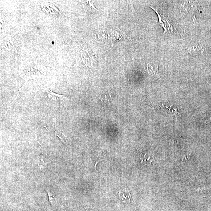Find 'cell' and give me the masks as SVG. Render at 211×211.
Returning <instances> with one entry per match:
<instances>
[{
  "instance_id": "6da1fadb",
  "label": "cell",
  "mask_w": 211,
  "mask_h": 211,
  "mask_svg": "<svg viewBox=\"0 0 211 211\" xmlns=\"http://www.w3.org/2000/svg\"><path fill=\"white\" fill-rule=\"evenodd\" d=\"M149 6L157 14L159 19L158 24L164 29V33H168L171 34L173 32L174 30L173 25L171 21H169L166 17L160 14V12H159L157 9L153 6H151V5H149Z\"/></svg>"
},
{
  "instance_id": "7a4b0ae2",
  "label": "cell",
  "mask_w": 211,
  "mask_h": 211,
  "mask_svg": "<svg viewBox=\"0 0 211 211\" xmlns=\"http://www.w3.org/2000/svg\"><path fill=\"white\" fill-rule=\"evenodd\" d=\"M44 91L46 92V98L50 101H64L68 100V98L65 95H59V94L55 93L50 91L48 89L42 86Z\"/></svg>"
},
{
  "instance_id": "277c9868",
  "label": "cell",
  "mask_w": 211,
  "mask_h": 211,
  "mask_svg": "<svg viewBox=\"0 0 211 211\" xmlns=\"http://www.w3.org/2000/svg\"><path fill=\"white\" fill-rule=\"evenodd\" d=\"M119 196L120 199L124 203H128L130 201L131 195L130 192L127 189L120 190L119 191Z\"/></svg>"
},
{
  "instance_id": "5b68a950",
  "label": "cell",
  "mask_w": 211,
  "mask_h": 211,
  "mask_svg": "<svg viewBox=\"0 0 211 211\" xmlns=\"http://www.w3.org/2000/svg\"><path fill=\"white\" fill-rule=\"evenodd\" d=\"M46 192L48 195L49 201L52 206L54 208H56L57 204V200L55 194L53 193L49 188H46Z\"/></svg>"
},
{
  "instance_id": "52a82bcc",
  "label": "cell",
  "mask_w": 211,
  "mask_h": 211,
  "mask_svg": "<svg viewBox=\"0 0 211 211\" xmlns=\"http://www.w3.org/2000/svg\"><path fill=\"white\" fill-rule=\"evenodd\" d=\"M38 164L41 171H43L46 168V163L44 160V158L43 155H41L40 158L38 159Z\"/></svg>"
},
{
  "instance_id": "ba28073f",
  "label": "cell",
  "mask_w": 211,
  "mask_h": 211,
  "mask_svg": "<svg viewBox=\"0 0 211 211\" xmlns=\"http://www.w3.org/2000/svg\"><path fill=\"white\" fill-rule=\"evenodd\" d=\"M211 122V117L210 118V119H209V120H208L206 122V123H209V122Z\"/></svg>"
},
{
  "instance_id": "3957f363",
  "label": "cell",
  "mask_w": 211,
  "mask_h": 211,
  "mask_svg": "<svg viewBox=\"0 0 211 211\" xmlns=\"http://www.w3.org/2000/svg\"><path fill=\"white\" fill-rule=\"evenodd\" d=\"M147 70L149 73L155 76H159V64L155 62H150L147 64Z\"/></svg>"
},
{
  "instance_id": "8992f818",
  "label": "cell",
  "mask_w": 211,
  "mask_h": 211,
  "mask_svg": "<svg viewBox=\"0 0 211 211\" xmlns=\"http://www.w3.org/2000/svg\"><path fill=\"white\" fill-rule=\"evenodd\" d=\"M142 163H144L145 165H149L152 162L153 159L150 156H148L146 155H142L141 157L140 158Z\"/></svg>"
}]
</instances>
